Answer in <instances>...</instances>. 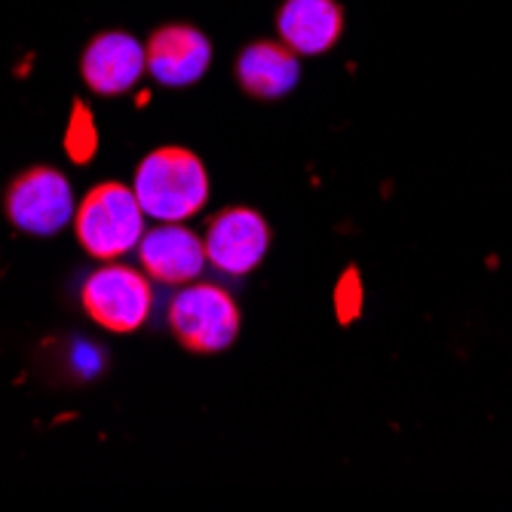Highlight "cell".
Wrapping results in <instances>:
<instances>
[{"instance_id":"6da1fadb","label":"cell","mask_w":512,"mask_h":512,"mask_svg":"<svg viewBox=\"0 0 512 512\" xmlns=\"http://www.w3.org/2000/svg\"><path fill=\"white\" fill-rule=\"evenodd\" d=\"M132 191L148 218L181 224L209 203V175L194 151L157 148L138 163Z\"/></svg>"},{"instance_id":"7a4b0ae2","label":"cell","mask_w":512,"mask_h":512,"mask_svg":"<svg viewBox=\"0 0 512 512\" xmlns=\"http://www.w3.org/2000/svg\"><path fill=\"white\" fill-rule=\"evenodd\" d=\"M74 237L96 261H120L145 237V209L120 181L96 184L74 212Z\"/></svg>"},{"instance_id":"3957f363","label":"cell","mask_w":512,"mask_h":512,"mask_svg":"<svg viewBox=\"0 0 512 512\" xmlns=\"http://www.w3.org/2000/svg\"><path fill=\"white\" fill-rule=\"evenodd\" d=\"M169 329L184 350L212 356L237 341L240 307L215 283H188L169 301Z\"/></svg>"},{"instance_id":"277c9868","label":"cell","mask_w":512,"mask_h":512,"mask_svg":"<svg viewBox=\"0 0 512 512\" xmlns=\"http://www.w3.org/2000/svg\"><path fill=\"white\" fill-rule=\"evenodd\" d=\"M80 304L99 329L111 335H132L148 322L154 307L151 276L129 264L108 261L105 267L86 276Z\"/></svg>"},{"instance_id":"5b68a950","label":"cell","mask_w":512,"mask_h":512,"mask_svg":"<svg viewBox=\"0 0 512 512\" xmlns=\"http://www.w3.org/2000/svg\"><path fill=\"white\" fill-rule=\"evenodd\" d=\"M7 218L31 237H56L77 212L71 181L53 166H31L13 178L4 197Z\"/></svg>"},{"instance_id":"8992f818","label":"cell","mask_w":512,"mask_h":512,"mask_svg":"<svg viewBox=\"0 0 512 512\" xmlns=\"http://www.w3.org/2000/svg\"><path fill=\"white\" fill-rule=\"evenodd\" d=\"M203 243L206 258L218 273L246 276L264 261L270 249V227L261 212L249 206H230L209 221Z\"/></svg>"},{"instance_id":"52a82bcc","label":"cell","mask_w":512,"mask_h":512,"mask_svg":"<svg viewBox=\"0 0 512 512\" xmlns=\"http://www.w3.org/2000/svg\"><path fill=\"white\" fill-rule=\"evenodd\" d=\"M148 74L169 89H184L203 80L212 65V43L209 37L188 25V22H169L151 31L145 43Z\"/></svg>"},{"instance_id":"ba28073f","label":"cell","mask_w":512,"mask_h":512,"mask_svg":"<svg viewBox=\"0 0 512 512\" xmlns=\"http://www.w3.org/2000/svg\"><path fill=\"white\" fill-rule=\"evenodd\" d=\"M148 71L145 46L129 31L96 34L80 56V77L96 96H123Z\"/></svg>"},{"instance_id":"9c48e42d","label":"cell","mask_w":512,"mask_h":512,"mask_svg":"<svg viewBox=\"0 0 512 512\" xmlns=\"http://www.w3.org/2000/svg\"><path fill=\"white\" fill-rule=\"evenodd\" d=\"M138 264L160 286H188L203 273L209 264L206 243L194 230L181 224H160L154 230H145L138 243Z\"/></svg>"},{"instance_id":"30bf717a","label":"cell","mask_w":512,"mask_h":512,"mask_svg":"<svg viewBox=\"0 0 512 512\" xmlns=\"http://www.w3.org/2000/svg\"><path fill=\"white\" fill-rule=\"evenodd\" d=\"M237 83L246 96L261 102H276L289 96L301 80V56L283 40H252L237 56Z\"/></svg>"},{"instance_id":"8fae6325","label":"cell","mask_w":512,"mask_h":512,"mask_svg":"<svg viewBox=\"0 0 512 512\" xmlns=\"http://www.w3.org/2000/svg\"><path fill=\"white\" fill-rule=\"evenodd\" d=\"M276 34L298 56H322L344 37V7L338 0H283Z\"/></svg>"},{"instance_id":"7c38bea8","label":"cell","mask_w":512,"mask_h":512,"mask_svg":"<svg viewBox=\"0 0 512 512\" xmlns=\"http://www.w3.org/2000/svg\"><path fill=\"white\" fill-rule=\"evenodd\" d=\"M65 154L77 166H86L92 157L99 154V126H96V117H92V111L80 99L71 105L68 129H65Z\"/></svg>"},{"instance_id":"4fadbf2b","label":"cell","mask_w":512,"mask_h":512,"mask_svg":"<svg viewBox=\"0 0 512 512\" xmlns=\"http://www.w3.org/2000/svg\"><path fill=\"white\" fill-rule=\"evenodd\" d=\"M362 304H365V289H362L359 270L347 267L338 276V286H335V316H338V322L341 325L356 322L359 313H362Z\"/></svg>"}]
</instances>
